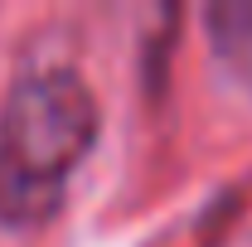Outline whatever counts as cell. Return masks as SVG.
<instances>
[{"label":"cell","instance_id":"6da1fadb","mask_svg":"<svg viewBox=\"0 0 252 247\" xmlns=\"http://www.w3.org/2000/svg\"><path fill=\"white\" fill-rule=\"evenodd\" d=\"M97 97L73 68H30L0 107V223L39 228L63 209L68 175L97 141Z\"/></svg>","mask_w":252,"mask_h":247},{"label":"cell","instance_id":"7a4b0ae2","mask_svg":"<svg viewBox=\"0 0 252 247\" xmlns=\"http://www.w3.org/2000/svg\"><path fill=\"white\" fill-rule=\"evenodd\" d=\"M204 20H209V39H214L219 59L233 73L252 78V0H219V5H209Z\"/></svg>","mask_w":252,"mask_h":247}]
</instances>
